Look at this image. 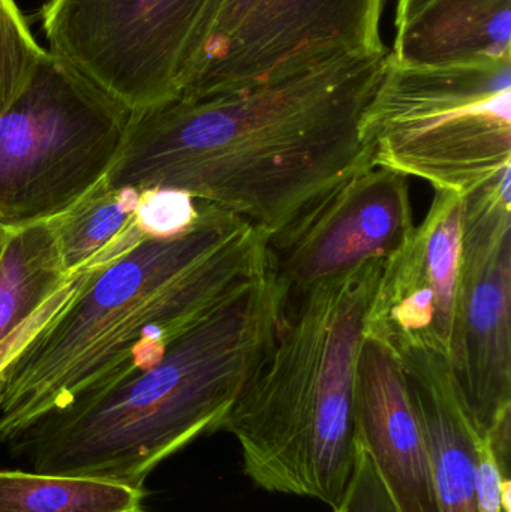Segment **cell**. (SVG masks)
Masks as SVG:
<instances>
[{
    "instance_id": "6da1fadb",
    "label": "cell",
    "mask_w": 511,
    "mask_h": 512,
    "mask_svg": "<svg viewBox=\"0 0 511 512\" xmlns=\"http://www.w3.org/2000/svg\"><path fill=\"white\" fill-rule=\"evenodd\" d=\"M386 56L132 111L105 185L185 191L269 236L327 189L374 165L360 123Z\"/></svg>"
},
{
    "instance_id": "7a4b0ae2",
    "label": "cell",
    "mask_w": 511,
    "mask_h": 512,
    "mask_svg": "<svg viewBox=\"0 0 511 512\" xmlns=\"http://www.w3.org/2000/svg\"><path fill=\"white\" fill-rule=\"evenodd\" d=\"M198 204L185 233L144 237L87 270L69 303L0 372V444L152 369L177 337L263 274L267 233Z\"/></svg>"
},
{
    "instance_id": "3957f363",
    "label": "cell",
    "mask_w": 511,
    "mask_h": 512,
    "mask_svg": "<svg viewBox=\"0 0 511 512\" xmlns=\"http://www.w3.org/2000/svg\"><path fill=\"white\" fill-rule=\"evenodd\" d=\"M269 274L177 337L162 360L116 387L48 415L9 445L33 472L83 475L144 489L150 472L218 432L278 324Z\"/></svg>"
},
{
    "instance_id": "277c9868",
    "label": "cell",
    "mask_w": 511,
    "mask_h": 512,
    "mask_svg": "<svg viewBox=\"0 0 511 512\" xmlns=\"http://www.w3.org/2000/svg\"><path fill=\"white\" fill-rule=\"evenodd\" d=\"M386 261L309 289L279 312L269 348L218 432L242 448L246 477L270 493L339 507L357 457V364Z\"/></svg>"
},
{
    "instance_id": "5b68a950",
    "label": "cell",
    "mask_w": 511,
    "mask_h": 512,
    "mask_svg": "<svg viewBox=\"0 0 511 512\" xmlns=\"http://www.w3.org/2000/svg\"><path fill=\"white\" fill-rule=\"evenodd\" d=\"M360 134L372 164L464 197L511 167V60L425 68L387 53Z\"/></svg>"
},
{
    "instance_id": "8992f818",
    "label": "cell",
    "mask_w": 511,
    "mask_h": 512,
    "mask_svg": "<svg viewBox=\"0 0 511 512\" xmlns=\"http://www.w3.org/2000/svg\"><path fill=\"white\" fill-rule=\"evenodd\" d=\"M131 111L45 51L0 119V224L50 221L107 176Z\"/></svg>"
},
{
    "instance_id": "52a82bcc",
    "label": "cell",
    "mask_w": 511,
    "mask_h": 512,
    "mask_svg": "<svg viewBox=\"0 0 511 512\" xmlns=\"http://www.w3.org/2000/svg\"><path fill=\"white\" fill-rule=\"evenodd\" d=\"M225 0H47L50 53L105 95L143 110L194 77Z\"/></svg>"
},
{
    "instance_id": "ba28073f",
    "label": "cell",
    "mask_w": 511,
    "mask_h": 512,
    "mask_svg": "<svg viewBox=\"0 0 511 512\" xmlns=\"http://www.w3.org/2000/svg\"><path fill=\"white\" fill-rule=\"evenodd\" d=\"M387 0H225L194 77L179 96L206 98L329 63L386 56Z\"/></svg>"
},
{
    "instance_id": "9c48e42d",
    "label": "cell",
    "mask_w": 511,
    "mask_h": 512,
    "mask_svg": "<svg viewBox=\"0 0 511 512\" xmlns=\"http://www.w3.org/2000/svg\"><path fill=\"white\" fill-rule=\"evenodd\" d=\"M511 167L462 197L449 360L480 439L511 418Z\"/></svg>"
},
{
    "instance_id": "30bf717a",
    "label": "cell",
    "mask_w": 511,
    "mask_h": 512,
    "mask_svg": "<svg viewBox=\"0 0 511 512\" xmlns=\"http://www.w3.org/2000/svg\"><path fill=\"white\" fill-rule=\"evenodd\" d=\"M414 228L410 177L377 165L345 177L267 236L279 312L321 283L389 261Z\"/></svg>"
},
{
    "instance_id": "8fae6325",
    "label": "cell",
    "mask_w": 511,
    "mask_h": 512,
    "mask_svg": "<svg viewBox=\"0 0 511 512\" xmlns=\"http://www.w3.org/2000/svg\"><path fill=\"white\" fill-rule=\"evenodd\" d=\"M462 197L435 191L428 215L384 265L366 337L390 351L423 348L449 357L461 254Z\"/></svg>"
},
{
    "instance_id": "7c38bea8",
    "label": "cell",
    "mask_w": 511,
    "mask_h": 512,
    "mask_svg": "<svg viewBox=\"0 0 511 512\" xmlns=\"http://www.w3.org/2000/svg\"><path fill=\"white\" fill-rule=\"evenodd\" d=\"M354 427L399 512H440L431 456L398 357L365 337L357 364Z\"/></svg>"
},
{
    "instance_id": "4fadbf2b",
    "label": "cell",
    "mask_w": 511,
    "mask_h": 512,
    "mask_svg": "<svg viewBox=\"0 0 511 512\" xmlns=\"http://www.w3.org/2000/svg\"><path fill=\"white\" fill-rule=\"evenodd\" d=\"M393 354L404 370L428 444L440 512H479L477 463L482 439L459 394L449 360L423 348Z\"/></svg>"
},
{
    "instance_id": "5bb4252c",
    "label": "cell",
    "mask_w": 511,
    "mask_h": 512,
    "mask_svg": "<svg viewBox=\"0 0 511 512\" xmlns=\"http://www.w3.org/2000/svg\"><path fill=\"white\" fill-rule=\"evenodd\" d=\"M389 56L425 68L511 60V0H429L396 26Z\"/></svg>"
},
{
    "instance_id": "9a60e30c",
    "label": "cell",
    "mask_w": 511,
    "mask_h": 512,
    "mask_svg": "<svg viewBox=\"0 0 511 512\" xmlns=\"http://www.w3.org/2000/svg\"><path fill=\"white\" fill-rule=\"evenodd\" d=\"M138 200L135 189H111L102 180L71 209L50 219L69 277L105 267L144 239L135 222Z\"/></svg>"
},
{
    "instance_id": "2e32d148",
    "label": "cell",
    "mask_w": 511,
    "mask_h": 512,
    "mask_svg": "<svg viewBox=\"0 0 511 512\" xmlns=\"http://www.w3.org/2000/svg\"><path fill=\"white\" fill-rule=\"evenodd\" d=\"M69 279L50 221L8 230L0 252V340Z\"/></svg>"
},
{
    "instance_id": "e0dca14e",
    "label": "cell",
    "mask_w": 511,
    "mask_h": 512,
    "mask_svg": "<svg viewBox=\"0 0 511 512\" xmlns=\"http://www.w3.org/2000/svg\"><path fill=\"white\" fill-rule=\"evenodd\" d=\"M144 498L104 478L0 471V512H144Z\"/></svg>"
},
{
    "instance_id": "ac0fdd59",
    "label": "cell",
    "mask_w": 511,
    "mask_h": 512,
    "mask_svg": "<svg viewBox=\"0 0 511 512\" xmlns=\"http://www.w3.org/2000/svg\"><path fill=\"white\" fill-rule=\"evenodd\" d=\"M45 48L15 0H0V119L29 86Z\"/></svg>"
},
{
    "instance_id": "d6986e66",
    "label": "cell",
    "mask_w": 511,
    "mask_h": 512,
    "mask_svg": "<svg viewBox=\"0 0 511 512\" xmlns=\"http://www.w3.org/2000/svg\"><path fill=\"white\" fill-rule=\"evenodd\" d=\"M200 215V204L185 191L149 189L140 192L135 222L144 237H173L185 233Z\"/></svg>"
},
{
    "instance_id": "ffe728a7",
    "label": "cell",
    "mask_w": 511,
    "mask_h": 512,
    "mask_svg": "<svg viewBox=\"0 0 511 512\" xmlns=\"http://www.w3.org/2000/svg\"><path fill=\"white\" fill-rule=\"evenodd\" d=\"M333 512H399L368 451L357 444L356 465L341 504Z\"/></svg>"
},
{
    "instance_id": "44dd1931",
    "label": "cell",
    "mask_w": 511,
    "mask_h": 512,
    "mask_svg": "<svg viewBox=\"0 0 511 512\" xmlns=\"http://www.w3.org/2000/svg\"><path fill=\"white\" fill-rule=\"evenodd\" d=\"M426 2H429V0H398V3H396L395 26L404 23L411 14H414Z\"/></svg>"
},
{
    "instance_id": "7402d4cb",
    "label": "cell",
    "mask_w": 511,
    "mask_h": 512,
    "mask_svg": "<svg viewBox=\"0 0 511 512\" xmlns=\"http://www.w3.org/2000/svg\"><path fill=\"white\" fill-rule=\"evenodd\" d=\"M6 236H8V228L0 224V252H2L3 245H5Z\"/></svg>"
}]
</instances>
